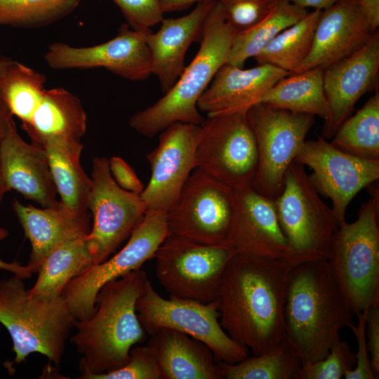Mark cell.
I'll return each mask as SVG.
<instances>
[{"mask_svg": "<svg viewBox=\"0 0 379 379\" xmlns=\"http://www.w3.org/2000/svg\"><path fill=\"white\" fill-rule=\"evenodd\" d=\"M317 255L291 251L281 257L236 252L221 278L218 298L220 322L235 341L253 356L286 338L284 303L293 269Z\"/></svg>", "mask_w": 379, "mask_h": 379, "instance_id": "obj_1", "label": "cell"}, {"mask_svg": "<svg viewBox=\"0 0 379 379\" xmlns=\"http://www.w3.org/2000/svg\"><path fill=\"white\" fill-rule=\"evenodd\" d=\"M353 312L325 258L306 260L291 272L284 303L286 338L302 366L324 359L353 324Z\"/></svg>", "mask_w": 379, "mask_h": 379, "instance_id": "obj_2", "label": "cell"}, {"mask_svg": "<svg viewBox=\"0 0 379 379\" xmlns=\"http://www.w3.org/2000/svg\"><path fill=\"white\" fill-rule=\"evenodd\" d=\"M147 280L146 272L138 269L107 282L97 294L93 314L85 320L75 319L77 331L69 341L81 355L79 378L124 366L131 349L146 339L136 302Z\"/></svg>", "mask_w": 379, "mask_h": 379, "instance_id": "obj_3", "label": "cell"}, {"mask_svg": "<svg viewBox=\"0 0 379 379\" xmlns=\"http://www.w3.org/2000/svg\"><path fill=\"white\" fill-rule=\"evenodd\" d=\"M237 32L227 22L216 1L204 25L199 49L172 88L152 105L129 119L139 134L152 138L175 122L201 125L197 103L227 58Z\"/></svg>", "mask_w": 379, "mask_h": 379, "instance_id": "obj_4", "label": "cell"}, {"mask_svg": "<svg viewBox=\"0 0 379 379\" xmlns=\"http://www.w3.org/2000/svg\"><path fill=\"white\" fill-rule=\"evenodd\" d=\"M74 321L62 295H32L24 279L16 275L0 281V323L12 339L14 363L36 352L59 366Z\"/></svg>", "mask_w": 379, "mask_h": 379, "instance_id": "obj_5", "label": "cell"}, {"mask_svg": "<svg viewBox=\"0 0 379 379\" xmlns=\"http://www.w3.org/2000/svg\"><path fill=\"white\" fill-rule=\"evenodd\" d=\"M379 199L374 192L357 220L340 224L327 260L353 314L379 305Z\"/></svg>", "mask_w": 379, "mask_h": 379, "instance_id": "obj_6", "label": "cell"}, {"mask_svg": "<svg viewBox=\"0 0 379 379\" xmlns=\"http://www.w3.org/2000/svg\"><path fill=\"white\" fill-rule=\"evenodd\" d=\"M218 298L203 303L175 298L166 299L148 279L136 302L140 323L149 335L161 328L184 333L205 345L219 362L237 363L248 357V349L233 340L220 322Z\"/></svg>", "mask_w": 379, "mask_h": 379, "instance_id": "obj_7", "label": "cell"}, {"mask_svg": "<svg viewBox=\"0 0 379 379\" xmlns=\"http://www.w3.org/2000/svg\"><path fill=\"white\" fill-rule=\"evenodd\" d=\"M235 212V190L197 167L167 213L169 234L203 244L232 245Z\"/></svg>", "mask_w": 379, "mask_h": 379, "instance_id": "obj_8", "label": "cell"}, {"mask_svg": "<svg viewBox=\"0 0 379 379\" xmlns=\"http://www.w3.org/2000/svg\"><path fill=\"white\" fill-rule=\"evenodd\" d=\"M232 245H207L168 234L156 251L157 277L171 298L203 303L218 298Z\"/></svg>", "mask_w": 379, "mask_h": 379, "instance_id": "obj_9", "label": "cell"}, {"mask_svg": "<svg viewBox=\"0 0 379 379\" xmlns=\"http://www.w3.org/2000/svg\"><path fill=\"white\" fill-rule=\"evenodd\" d=\"M281 229L291 248L327 260L340 223L321 199L302 165L293 161L274 200Z\"/></svg>", "mask_w": 379, "mask_h": 379, "instance_id": "obj_10", "label": "cell"}, {"mask_svg": "<svg viewBox=\"0 0 379 379\" xmlns=\"http://www.w3.org/2000/svg\"><path fill=\"white\" fill-rule=\"evenodd\" d=\"M246 117L255 135L258 156L251 187L274 200L282 190L286 171L305 142L315 117L264 103L251 107Z\"/></svg>", "mask_w": 379, "mask_h": 379, "instance_id": "obj_11", "label": "cell"}, {"mask_svg": "<svg viewBox=\"0 0 379 379\" xmlns=\"http://www.w3.org/2000/svg\"><path fill=\"white\" fill-rule=\"evenodd\" d=\"M201 126L198 168L235 190L251 187L258 156L246 112L207 116Z\"/></svg>", "mask_w": 379, "mask_h": 379, "instance_id": "obj_12", "label": "cell"}, {"mask_svg": "<svg viewBox=\"0 0 379 379\" xmlns=\"http://www.w3.org/2000/svg\"><path fill=\"white\" fill-rule=\"evenodd\" d=\"M88 208L93 217L86 243L93 265L107 260L128 239L147 208L139 194L126 191L114 180L105 157L93 159Z\"/></svg>", "mask_w": 379, "mask_h": 379, "instance_id": "obj_13", "label": "cell"}, {"mask_svg": "<svg viewBox=\"0 0 379 379\" xmlns=\"http://www.w3.org/2000/svg\"><path fill=\"white\" fill-rule=\"evenodd\" d=\"M167 213L147 209L144 218L133 231L126 244L113 256L71 280L61 295L76 320L88 319L95 311V298L107 282L140 269L154 258L168 236Z\"/></svg>", "mask_w": 379, "mask_h": 379, "instance_id": "obj_14", "label": "cell"}, {"mask_svg": "<svg viewBox=\"0 0 379 379\" xmlns=\"http://www.w3.org/2000/svg\"><path fill=\"white\" fill-rule=\"evenodd\" d=\"M294 161L312 170L310 179L319 194L331 199L340 225L352 199L379 178V160L343 152L322 136L305 140Z\"/></svg>", "mask_w": 379, "mask_h": 379, "instance_id": "obj_15", "label": "cell"}, {"mask_svg": "<svg viewBox=\"0 0 379 379\" xmlns=\"http://www.w3.org/2000/svg\"><path fill=\"white\" fill-rule=\"evenodd\" d=\"M201 125L175 122L159 133L157 147L147 154L151 169L140 194L147 209L168 213L192 172L198 167L197 148Z\"/></svg>", "mask_w": 379, "mask_h": 379, "instance_id": "obj_16", "label": "cell"}, {"mask_svg": "<svg viewBox=\"0 0 379 379\" xmlns=\"http://www.w3.org/2000/svg\"><path fill=\"white\" fill-rule=\"evenodd\" d=\"M149 32L131 29L124 23L114 38L98 45L74 47L62 42L53 43L48 46L44 59L54 69L104 67L126 79L143 81L152 74L147 44Z\"/></svg>", "mask_w": 379, "mask_h": 379, "instance_id": "obj_17", "label": "cell"}, {"mask_svg": "<svg viewBox=\"0 0 379 379\" xmlns=\"http://www.w3.org/2000/svg\"><path fill=\"white\" fill-rule=\"evenodd\" d=\"M379 32L358 51L324 69V90L329 116L324 121L321 136L333 137L351 116L357 101L378 87Z\"/></svg>", "mask_w": 379, "mask_h": 379, "instance_id": "obj_18", "label": "cell"}, {"mask_svg": "<svg viewBox=\"0 0 379 379\" xmlns=\"http://www.w3.org/2000/svg\"><path fill=\"white\" fill-rule=\"evenodd\" d=\"M0 170L9 191L15 190L44 208L60 204L44 149L24 140L14 120L0 146Z\"/></svg>", "mask_w": 379, "mask_h": 379, "instance_id": "obj_19", "label": "cell"}, {"mask_svg": "<svg viewBox=\"0 0 379 379\" xmlns=\"http://www.w3.org/2000/svg\"><path fill=\"white\" fill-rule=\"evenodd\" d=\"M373 31L361 11L357 0H340L322 10L314 32L312 50L296 73L325 69L358 51Z\"/></svg>", "mask_w": 379, "mask_h": 379, "instance_id": "obj_20", "label": "cell"}, {"mask_svg": "<svg viewBox=\"0 0 379 379\" xmlns=\"http://www.w3.org/2000/svg\"><path fill=\"white\" fill-rule=\"evenodd\" d=\"M236 212L231 244L237 253L281 257L291 248L284 236L274 200L253 187L235 190Z\"/></svg>", "mask_w": 379, "mask_h": 379, "instance_id": "obj_21", "label": "cell"}, {"mask_svg": "<svg viewBox=\"0 0 379 379\" xmlns=\"http://www.w3.org/2000/svg\"><path fill=\"white\" fill-rule=\"evenodd\" d=\"M215 2H199L189 14L178 18H164L156 33H147L152 74L158 78L164 94L182 73L190 46L194 41H201L204 22Z\"/></svg>", "mask_w": 379, "mask_h": 379, "instance_id": "obj_22", "label": "cell"}, {"mask_svg": "<svg viewBox=\"0 0 379 379\" xmlns=\"http://www.w3.org/2000/svg\"><path fill=\"white\" fill-rule=\"evenodd\" d=\"M290 73L268 64L243 69L224 64L200 97L197 107L207 116L244 111Z\"/></svg>", "mask_w": 379, "mask_h": 379, "instance_id": "obj_23", "label": "cell"}, {"mask_svg": "<svg viewBox=\"0 0 379 379\" xmlns=\"http://www.w3.org/2000/svg\"><path fill=\"white\" fill-rule=\"evenodd\" d=\"M12 205L31 244L27 265L34 273L54 249L66 241L86 237L91 229L88 211H76L61 202L56 207L40 208L15 199Z\"/></svg>", "mask_w": 379, "mask_h": 379, "instance_id": "obj_24", "label": "cell"}, {"mask_svg": "<svg viewBox=\"0 0 379 379\" xmlns=\"http://www.w3.org/2000/svg\"><path fill=\"white\" fill-rule=\"evenodd\" d=\"M147 345L162 379H222L223 370L209 347L190 335L170 328L150 334Z\"/></svg>", "mask_w": 379, "mask_h": 379, "instance_id": "obj_25", "label": "cell"}, {"mask_svg": "<svg viewBox=\"0 0 379 379\" xmlns=\"http://www.w3.org/2000/svg\"><path fill=\"white\" fill-rule=\"evenodd\" d=\"M86 121L81 100L63 88H54L46 89L30 121L22 128L32 143L40 146L52 137L80 140L86 133Z\"/></svg>", "mask_w": 379, "mask_h": 379, "instance_id": "obj_26", "label": "cell"}, {"mask_svg": "<svg viewBox=\"0 0 379 379\" xmlns=\"http://www.w3.org/2000/svg\"><path fill=\"white\" fill-rule=\"evenodd\" d=\"M40 146L47 154L61 204L76 211H89L88 199L92 180L81 164L84 145L74 139L52 137Z\"/></svg>", "mask_w": 379, "mask_h": 379, "instance_id": "obj_27", "label": "cell"}, {"mask_svg": "<svg viewBox=\"0 0 379 379\" xmlns=\"http://www.w3.org/2000/svg\"><path fill=\"white\" fill-rule=\"evenodd\" d=\"M258 103L326 120L329 108L324 90V69L314 67L284 77L262 95Z\"/></svg>", "mask_w": 379, "mask_h": 379, "instance_id": "obj_28", "label": "cell"}, {"mask_svg": "<svg viewBox=\"0 0 379 379\" xmlns=\"http://www.w3.org/2000/svg\"><path fill=\"white\" fill-rule=\"evenodd\" d=\"M85 237L69 240L54 249L44 260L32 295L52 299L60 296L67 284L93 265Z\"/></svg>", "mask_w": 379, "mask_h": 379, "instance_id": "obj_29", "label": "cell"}, {"mask_svg": "<svg viewBox=\"0 0 379 379\" xmlns=\"http://www.w3.org/2000/svg\"><path fill=\"white\" fill-rule=\"evenodd\" d=\"M307 13V8L291 0H274L271 11L263 20L236 34L226 63L243 67L248 58L257 55L277 35Z\"/></svg>", "mask_w": 379, "mask_h": 379, "instance_id": "obj_30", "label": "cell"}, {"mask_svg": "<svg viewBox=\"0 0 379 379\" xmlns=\"http://www.w3.org/2000/svg\"><path fill=\"white\" fill-rule=\"evenodd\" d=\"M321 10L314 9L277 35L257 55V65L268 64L290 74L296 73L313 45Z\"/></svg>", "mask_w": 379, "mask_h": 379, "instance_id": "obj_31", "label": "cell"}, {"mask_svg": "<svg viewBox=\"0 0 379 379\" xmlns=\"http://www.w3.org/2000/svg\"><path fill=\"white\" fill-rule=\"evenodd\" d=\"M338 149L357 157L379 160V92L349 117L332 138Z\"/></svg>", "mask_w": 379, "mask_h": 379, "instance_id": "obj_32", "label": "cell"}, {"mask_svg": "<svg viewBox=\"0 0 379 379\" xmlns=\"http://www.w3.org/2000/svg\"><path fill=\"white\" fill-rule=\"evenodd\" d=\"M46 81L45 75L15 60L0 77V93L22 127L29 124L39 105Z\"/></svg>", "mask_w": 379, "mask_h": 379, "instance_id": "obj_33", "label": "cell"}, {"mask_svg": "<svg viewBox=\"0 0 379 379\" xmlns=\"http://www.w3.org/2000/svg\"><path fill=\"white\" fill-rule=\"evenodd\" d=\"M226 379H298L302 362L285 338L270 350L234 364L220 362Z\"/></svg>", "mask_w": 379, "mask_h": 379, "instance_id": "obj_34", "label": "cell"}, {"mask_svg": "<svg viewBox=\"0 0 379 379\" xmlns=\"http://www.w3.org/2000/svg\"><path fill=\"white\" fill-rule=\"evenodd\" d=\"M81 0H0V26L32 28L70 14Z\"/></svg>", "mask_w": 379, "mask_h": 379, "instance_id": "obj_35", "label": "cell"}, {"mask_svg": "<svg viewBox=\"0 0 379 379\" xmlns=\"http://www.w3.org/2000/svg\"><path fill=\"white\" fill-rule=\"evenodd\" d=\"M355 364L356 356L350 345L340 338L324 359L302 365L298 379H340Z\"/></svg>", "mask_w": 379, "mask_h": 379, "instance_id": "obj_36", "label": "cell"}, {"mask_svg": "<svg viewBox=\"0 0 379 379\" xmlns=\"http://www.w3.org/2000/svg\"><path fill=\"white\" fill-rule=\"evenodd\" d=\"M86 379H162L157 361L148 345L133 346L128 361L112 372L91 375Z\"/></svg>", "mask_w": 379, "mask_h": 379, "instance_id": "obj_37", "label": "cell"}, {"mask_svg": "<svg viewBox=\"0 0 379 379\" xmlns=\"http://www.w3.org/2000/svg\"><path fill=\"white\" fill-rule=\"evenodd\" d=\"M225 20L237 32L248 30L263 20L274 0H223L219 1Z\"/></svg>", "mask_w": 379, "mask_h": 379, "instance_id": "obj_38", "label": "cell"}, {"mask_svg": "<svg viewBox=\"0 0 379 379\" xmlns=\"http://www.w3.org/2000/svg\"><path fill=\"white\" fill-rule=\"evenodd\" d=\"M132 29L149 32L164 20L160 0H112Z\"/></svg>", "mask_w": 379, "mask_h": 379, "instance_id": "obj_39", "label": "cell"}, {"mask_svg": "<svg viewBox=\"0 0 379 379\" xmlns=\"http://www.w3.org/2000/svg\"><path fill=\"white\" fill-rule=\"evenodd\" d=\"M367 313L368 310L357 313L356 314L358 319L357 324H352L349 326L356 337L358 348L355 354L356 364L353 369L345 373L344 377L346 379H375L366 344Z\"/></svg>", "mask_w": 379, "mask_h": 379, "instance_id": "obj_40", "label": "cell"}, {"mask_svg": "<svg viewBox=\"0 0 379 379\" xmlns=\"http://www.w3.org/2000/svg\"><path fill=\"white\" fill-rule=\"evenodd\" d=\"M109 167L116 183L123 190L140 194L144 186L134 170L121 157H112L109 159Z\"/></svg>", "mask_w": 379, "mask_h": 379, "instance_id": "obj_41", "label": "cell"}, {"mask_svg": "<svg viewBox=\"0 0 379 379\" xmlns=\"http://www.w3.org/2000/svg\"><path fill=\"white\" fill-rule=\"evenodd\" d=\"M367 347L375 378L379 376V305L368 310L366 326Z\"/></svg>", "mask_w": 379, "mask_h": 379, "instance_id": "obj_42", "label": "cell"}, {"mask_svg": "<svg viewBox=\"0 0 379 379\" xmlns=\"http://www.w3.org/2000/svg\"><path fill=\"white\" fill-rule=\"evenodd\" d=\"M8 236V232L3 227H0V241ZM0 270H4L13 273L22 279L29 278L34 273L28 265H22L21 263L14 262H6L0 258Z\"/></svg>", "mask_w": 379, "mask_h": 379, "instance_id": "obj_43", "label": "cell"}, {"mask_svg": "<svg viewBox=\"0 0 379 379\" xmlns=\"http://www.w3.org/2000/svg\"><path fill=\"white\" fill-rule=\"evenodd\" d=\"M359 8L373 31L379 27V0H357Z\"/></svg>", "mask_w": 379, "mask_h": 379, "instance_id": "obj_44", "label": "cell"}, {"mask_svg": "<svg viewBox=\"0 0 379 379\" xmlns=\"http://www.w3.org/2000/svg\"><path fill=\"white\" fill-rule=\"evenodd\" d=\"M205 1H222L223 0H160L161 10L165 13L181 11L193 5Z\"/></svg>", "mask_w": 379, "mask_h": 379, "instance_id": "obj_45", "label": "cell"}, {"mask_svg": "<svg viewBox=\"0 0 379 379\" xmlns=\"http://www.w3.org/2000/svg\"><path fill=\"white\" fill-rule=\"evenodd\" d=\"M13 120V116L10 112L0 93V146Z\"/></svg>", "mask_w": 379, "mask_h": 379, "instance_id": "obj_46", "label": "cell"}, {"mask_svg": "<svg viewBox=\"0 0 379 379\" xmlns=\"http://www.w3.org/2000/svg\"><path fill=\"white\" fill-rule=\"evenodd\" d=\"M294 4L307 8L308 7L314 8V9L324 10L326 9L340 0H291Z\"/></svg>", "mask_w": 379, "mask_h": 379, "instance_id": "obj_47", "label": "cell"}, {"mask_svg": "<svg viewBox=\"0 0 379 379\" xmlns=\"http://www.w3.org/2000/svg\"><path fill=\"white\" fill-rule=\"evenodd\" d=\"M14 60L0 53V77Z\"/></svg>", "mask_w": 379, "mask_h": 379, "instance_id": "obj_48", "label": "cell"}, {"mask_svg": "<svg viewBox=\"0 0 379 379\" xmlns=\"http://www.w3.org/2000/svg\"><path fill=\"white\" fill-rule=\"evenodd\" d=\"M8 192H9V190L4 182L0 170V205L3 201L5 194Z\"/></svg>", "mask_w": 379, "mask_h": 379, "instance_id": "obj_49", "label": "cell"}]
</instances>
